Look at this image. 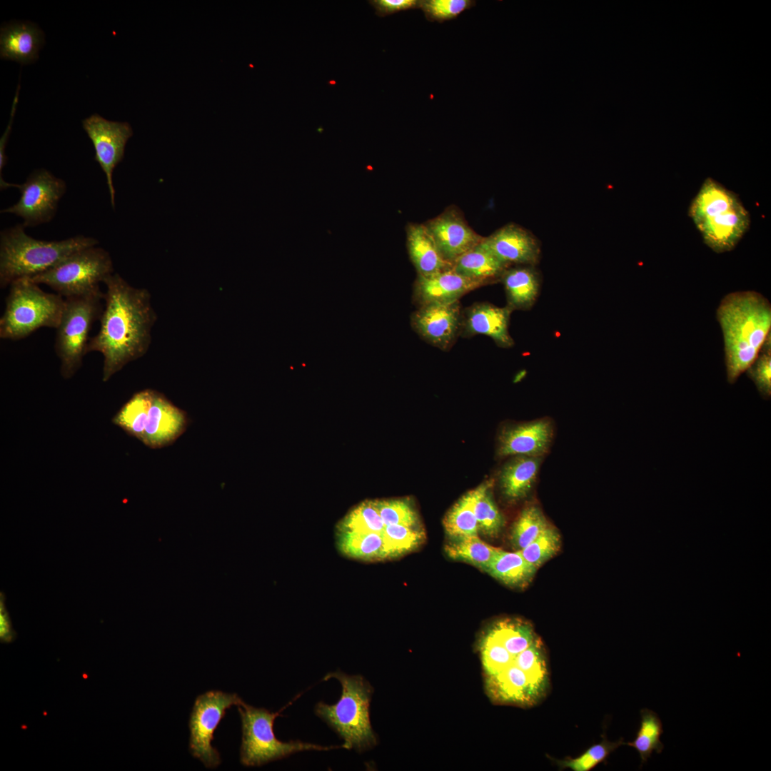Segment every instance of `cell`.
<instances>
[{"mask_svg":"<svg viewBox=\"0 0 771 771\" xmlns=\"http://www.w3.org/2000/svg\"><path fill=\"white\" fill-rule=\"evenodd\" d=\"M105 307L98 333L90 338L86 353L104 356L102 381H108L126 364L145 353L155 316L145 289L131 286L119 273L103 282Z\"/></svg>","mask_w":771,"mask_h":771,"instance_id":"cell-1","label":"cell"},{"mask_svg":"<svg viewBox=\"0 0 771 771\" xmlns=\"http://www.w3.org/2000/svg\"><path fill=\"white\" fill-rule=\"evenodd\" d=\"M725 352L727 381L734 384L757 357L771 329V304L755 291L725 295L717 310Z\"/></svg>","mask_w":771,"mask_h":771,"instance_id":"cell-2","label":"cell"},{"mask_svg":"<svg viewBox=\"0 0 771 771\" xmlns=\"http://www.w3.org/2000/svg\"><path fill=\"white\" fill-rule=\"evenodd\" d=\"M22 223L0 234V286L6 288L21 278H31L51 268L70 254L94 246L99 241L82 235L61 241H44L29 236Z\"/></svg>","mask_w":771,"mask_h":771,"instance_id":"cell-3","label":"cell"},{"mask_svg":"<svg viewBox=\"0 0 771 771\" xmlns=\"http://www.w3.org/2000/svg\"><path fill=\"white\" fill-rule=\"evenodd\" d=\"M689 216L705 245L717 253L733 250L750 227V215L737 196L712 178L703 182Z\"/></svg>","mask_w":771,"mask_h":771,"instance_id":"cell-4","label":"cell"},{"mask_svg":"<svg viewBox=\"0 0 771 771\" xmlns=\"http://www.w3.org/2000/svg\"><path fill=\"white\" fill-rule=\"evenodd\" d=\"M331 678L341 683V697L333 705L318 702L314 707L316 715L344 740L346 749L361 752L375 746L377 737L369 713L372 687L363 676L341 670L328 672L323 680Z\"/></svg>","mask_w":771,"mask_h":771,"instance_id":"cell-5","label":"cell"},{"mask_svg":"<svg viewBox=\"0 0 771 771\" xmlns=\"http://www.w3.org/2000/svg\"><path fill=\"white\" fill-rule=\"evenodd\" d=\"M112 423L146 446L158 449L173 444L186 430V413L163 395L146 389L134 394Z\"/></svg>","mask_w":771,"mask_h":771,"instance_id":"cell-6","label":"cell"},{"mask_svg":"<svg viewBox=\"0 0 771 771\" xmlns=\"http://www.w3.org/2000/svg\"><path fill=\"white\" fill-rule=\"evenodd\" d=\"M65 299L44 291L29 278L18 279L9 286L4 311L0 318V338L17 341L40 328H56Z\"/></svg>","mask_w":771,"mask_h":771,"instance_id":"cell-7","label":"cell"},{"mask_svg":"<svg viewBox=\"0 0 771 771\" xmlns=\"http://www.w3.org/2000/svg\"><path fill=\"white\" fill-rule=\"evenodd\" d=\"M241 720L242 739L240 762L246 767H260L304 751H328L345 748L341 745L323 746L299 740L283 742L276 738L273 731L275 719L283 707L272 712L263 707H255L243 700L237 706Z\"/></svg>","mask_w":771,"mask_h":771,"instance_id":"cell-8","label":"cell"},{"mask_svg":"<svg viewBox=\"0 0 771 771\" xmlns=\"http://www.w3.org/2000/svg\"><path fill=\"white\" fill-rule=\"evenodd\" d=\"M64 299L62 316L56 328L54 350L60 361L61 375L69 379L82 365L89 333L104 311V293L99 288Z\"/></svg>","mask_w":771,"mask_h":771,"instance_id":"cell-9","label":"cell"},{"mask_svg":"<svg viewBox=\"0 0 771 771\" xmlns=\"http://www.w3.org/2000/svg\"><path fill=\"white\" fill-rule=\"evenodd\" d=\"M113 273L109 253L94 246L70 254L51 268L29 279L49 286L65 298L100 288V283Z\"/></svg>","mask_w":771,"mask_h":771,"instance_id":"cell-10","label":"cell"},{"mask_svg":"<svg viewBox=\"0 0 771 771\" xmlns=\"http://www.w3.org/2000/svg\"><path fill=\"white\" fill-rule=\"evenodd\" d=\"M242 701L236 693L221 690H209L196 698L188 722V748L191 755L206 768L215 769L220 765V753L211 744L213 733L226 710Z\"/></svg>","mask_w":771,"mask_h":771,"instance_id":"cell-11","label":"cell"},{"mask_svg":"<svg viewBox=\"0 0 771 771\" xmlns=\"http://www.w3.org/2000/svg\"><path fill=\"white\" fill-rule=\"evenodd\" d=\"M14 187L21 193L19 200L1 213L21 218L25 228L51 221L66 191V182L45 168L34 170L24 183L15 184Z\"/></svg>","mask_w":771,"mask_h":771,"instance_id":"cell-12","label":"cell"},{"mask_svg":"<svg viewBox=\"0 0 771 771\" xmlns=\"http://www.w3.org/2000/svg\"><path fill=\"white\" fill-rule=\"evenodd\" d=\"M82 126L94 145V160L106 176L111 204L114 209L113 171L124 158L126 144L133 135L132 128L127 122L109 121L97 114L84 119Z\"/></svg>","mask_w":771,"mask_h":771,"instance_id":"cell-13","label":"cell"},{"mask_svg":"<svg viewBox=\"0 0 771 771\" xmlns=\"http://www.w3.org/2000/svg\"><path fill=\"white\" fill-rule=\"evenodd\" d=\"M462 311L459 301L417 307L410 315V326L427 343L448 351L460 336Z\"/></svg>","mask_w":771,"mask_h":771,"instance_id":"cell-14","label":"cell"},{"mask_svg":"<svg viewBox=\"0 0 771 771\" xmlns=\"http://www.w3.org/2000/svg\"><path fill=\"white\" fill-rule=\"evenodd\" d=\"M423 223L443 258L452 265L483 239L468 225L463 212L454 205L448 206Z\"/></svg>","mask_w":771,"mask_h":771,"instance_id":"cell-15","label":"cell"},{"mask_svg":"<svg viewBox=\"0 0 771 771\" xmlns=\"http://www.w3.org/2000/svg\"><path fill=\"white\" fill-rule=\"evenodd\" d=\"M480 245L508 267L536 266L541 254L538 238L514 223H509L483 237Z\"/></svg>","mask_w":771,"mask_h":771,"instance_id":"cell-16","label":"cell"},{"mask_svg":"<svg viewBox=\"0 0 771 771\" xmlns=\"http://www.w3.org/2000/svg\"><path fill=\"white\" fill-rule=\"evenodd\" d=\"M513 311L507 306L499 307L488 302L473 303L462 311L460 336L485 335L492 338L498 346L510 348L514 345L509 333Z\"/></svg>","mask_w":771,"mask_h":771,"instance_id":"cell-17","label":"cell"},{"mask_svg":"<svg viewBox=\"0 0 771 771\" xmlns=\"http://www.w3.org/2000/svg\"><path fill=\"white\" fill-rule=\"evenodd\" d=\"M481 286L451 268L428 276L417 275L413 286L412 301L417 307L450 303Z\"/></svg>","mask_w":771,"mask_h":771,"instance_id":"cell-18","label":"cell"},{"mask_svg":"<svg viewBox=\"0 0 771 771\" xmlns=\"http://www.w3.org/2000/svg\"><path fill=\"white\" fill-rule=\"evenodd\" d=\"M553 435L551 422L540 419L505 428L499 438L500 456L540 457L550 445Z\"/></svg>","mask_w":771,"mask_h":771,"instance_id":"cell-19","label":"cell"},{"mask_svg":"<svg viewBox=\"0 0 771 771\" xmlns=\"http://www.w3.org/2000/svg\"><path fill=\"white\" fill-rule=\"evenodd\" d=\"M44 42V35L39 27L30 21H12L0 29L1 59L29 64L38 59V53Z\"/></svg>","mask_w":771,"mask_h":771,"instance_id":"cell-20","label":"cell"},{"mask_svg":"<svg viewBox=\"0 0 771 771\" xmlns=\"http://www.w3.org/2000/svg\"><path fill=\"white\" fill-rule=\"evenodd\" d=\"M406 248L417 275L428 276L452 268L439 251L424 223H408L405 226Z\"/></svg>","mask_w":771,"mask_h":771,"instance_id":"cell-21","label":"cell"},{"mask_svg":"<svg viewBox=\"0 0 771 771\" xmlns=\"http://www.w3.org/2000/svg\"><path fill=\"white\" fill-rule=\"evenodd\" d=\"M500 281L504 286L506 306L513 311H528L533 306L541 283L535 266H510L504 271Z\"/></svg>","mask_w":771,"mask_h":771,"instance_id":"cell-22","label":"cell"},{"mask_svg":"<svg viewBox=\"0 0 771 771\" xmlns=\"http://www.w3.org/2000/svg\"><path fill=\"white\" fill-rule=\"evenodd\" d=\"M507 268L480 243L462 255L452 266L455 273L482 286L500 281Z\"/></svg>","mask_w":771,"mask_h":771,"instance_id":"cell-23","label":"cell"},{"mask_svg":"<svg viewBox=\"0 0 771 771\" xmlns=\"http://www.w3.org/2000/svg\"><path fill=\"white\" fill-rule=\"evenodd\" d=\"M540 463V457L524 455H518L508 462L500 475L503 495L510 500L525 497L536 480Z\"/></svg>","mask_w":771,"mask_h":771,"instance_id":"cell-24","label":"cell"},{"mask_svg":"<svg viewBox=\"0 0 771 771\" xmlns=\"http://www.w3.org/2000/svg\"><path fill=\"white\" fill-rule=\"evenodd\" d=\"M536 570L518 550L510 553L501 550L485 572L509 586L523 588L532 580Z\"/></svg>","mask_w":771,"mask_h":771,"instance_id":"cell-25","label":"cell"},{"mask_svg":"<svg viewBox=\"0 0 771 771\" xmlns=\"http://www.w3.org/2000/svg\"><path fill=\"white\" fill-rule=\"evenodd\" d=\"M483 487V484L465 494L445 516V530L452 539L478 535V525L474 505Z\"/></svg>","mask_w":771,"mask_h":771,"instance_id":"cell-26","label":"cell"},{"mask_svg":"<svg viewBox=\"0 0 771 771\" xmlns=\"http://www.w3.org/2000/svg\"><path fill=\"white\" fill-rule=\"evenodd\" d=\"M338 549L344 555L361 560H381L386 558L381 533L340 531Z\"/></svg>","mask_w":771,"mask_h":771,"instance_id":"cell-27","label":"cell"},{"mask_svg":"<svg viewBox=\"0 0 771 771\" xmlns=\"http://www.w3.org/2000/svg\"><path fill=\"white\" fill-rule=\"evenodd\" d=\"M501 550L487 544L478 535L453 539L445 546V552L451 559L468 563L484 571Z\"/></svg>","mask_w":771,"mask_h":771,"instance_id":"cell-28","label":"cell"},{"mask_svg":"<svg viewBox=\"0 0 771 771\" xmlns=\"http://www.w3.org/2000/svg\"><path fill=\"white\" fill-rule=\"evenodd\" d=\"M640 725L636 737L632 742H625L634 747L639 753L642 766L655 751L661 753L664 745L660 741L663 733L662 722L656 712L644 708L640 710Z\"/></svg>","mask_w":771,"mask_h":771,"instance_id":"cell-29","label":"cell"},{"mask_svg":"<svg viewBox=\"0 0 771 771\" xmlns=\"http://www.w3.org/2000/svg\"><path fill=\"white\" fill-rule=\"evenodd\" d=\"M490 630L511 654L520 653L538 638L533 625L519 618L502 619Z\"/></svg>","mask_w":771,"mask_h":771,"instance_id":"cell-30","label":"cell"},{"mask_svg":"<svg viewBox=\"0 0 771 771\" xmlns=\"http://www.w3.org/2000/svg\"><path fill=\"white\" fill-rule=\"evenodd\" d=\"M386 558L394 557L415 549L425 538L424 532L416 527L386 525L381 533Z\"/></svg>","mask_w":771,"mask_h":771,"instance_id":"cell-31","label":"cell"},{"mask_svg":"<svg viewBox=\"0 0 771 771\" xmlns=\"http://www.w3.org/2000/svg\"><path fill=\"white\" fill-rule=\"evenodd\" d=\"M625 742L623 738L611 742L605 735L599 743L593 745L580 755L572 758L566 757L563 760L550 757L560 769L569 768L573 771H590L607 757L620 745Z\"/></svg>","mask_w":771,"mask_h":771,"instance_id":"cell-32","label":"cell"},{"mask_svg":"<svg viewBox=\"0 0 771 771\" xmlns=\"http://www.w3.org/2000/svg\"><path fill=\"white\" fill-rule=\"evenodd\" d=\"M549 525L541 510L535 505L525 508L515 521L511 541L518 550L535 540Z\"/></svg>","mask_w":771,"mask_h":771,"instance_id":"cell-33","label":"cell"},{"mask_svg":"<svg viewBox=\"0 0 771 771\" xmlns=\"http://www.w3.org/2000/svg\"><path fill=\"white\" fill-rule=\"evenodd\" d=\"M385 525L376 500L365 501L352 510L341 521L340 531L381 533Z\"/></svg>","mask_w":771,"mask_h":771,"instance_id":"cell-34","label":"cell"},{"mask_svg":"<svg viewBox=\"0 0 771 771\" xmlns=\"http://www.w3.org/2000/svg\"><path fill=\"white\" fill-rule=\"evenodd\" d=\"M491 483L486 482L478 496L474 511L478 530L489 537H496L504 525V519L496 507L490 491Z\"/></svg>","mask_w":771,"mask_h":771,"instance_id":"cell-35","label":"cell"},{"mask_svg":"<svg viewBox=\"0 0 771 771\" xmlns=\"http://www.w3.org/2000/svg\"><path fill=\"white\" fill-rule=\"evenodd\" d=\"M560 548V536L550 525L530 544L519 550L522 556L536 569L555 555Z\"/></svg>","mask_w":771,"mask_h":771,"instance_id":"cell-36","label":"cell"},{"mask_svg":"<svg viewBox=\"0 0 771 771\" xmlns=\"http://www.w3.org/2000/svg\"><path fill=\"white\" fill-rule=\"evenodd\" d=\"M765 400L771 397V334L767 335L753 362L745 371Z\"/></svg>","mask_w":771,"mask_h":771,"instance_id":"cell-37","label":"cell"},{"mask_svg":"<svg viewBox=\"0 0 771 771\" xmlns=\"http://www.w3.org/2000/svg\"><path fill=\"white\" fill-rule=\"evenodd\" d=\"M475 3L473 0H420L419 9L427 20L442 23L455 19Z\"/></svg>","mask_w":771,"mask_h":771,"instance_id":"cell-38","label":"cell"},{"mask_svg":"<svg viewBox=\"0 0 771 771\" xmlns=\"http://www.w3.org/2000/svg\"><path fill=\"white\" fill-rule=\"evenodd\" d=\"M381 518L386 525H403L416 527L418 516L410 504L404 500H376Z\"/></svg>","mask_w":771,"mask_h":771,"instance_id":"cell-39","label":"cell"},{"mask_svg":"<svg viewBox=\"0 0 771 771\" xmlns=\"http://www.w3.org/2000/svg\"><path fill=\"white\" fill-rule=\"evenodd\" d=\"M368 2L379 16H386L398 11L420 8V0H371Z\"/></svg>","mask_w":771,"mask_h":771,"instance_id":"cell-40","label":"cell"},{"mask_svg":"<svg viewBox=\"0 0 771 771\" xmlns=\"http://www.w3.org/2000/svg\"><path fill=\"white\" fill-rule=\"evenodd\" d=\"M19 90V85L17 87V89H16V96H15V97L14 99V101H13V104H12L11 111L9 122V124L7 125V127H6L4 133H3V135H2V136H1V138L0 139V187H1V190H4L6 188H8L9 187L13 186V183H10L6 182L2 178V176H3L2 175V171H3V168H4V166L6 163V161H7V157H6V156L5 154V148H6L7 141L9 140V134H10V132H11V126H12L13 119H14V115H15V111H16V104H17V102H18Z\"/></svg>","mask_w":771,"mask_h":771,"instance_id":"cell-41","label":"cell"},{"mask_svg":"<svg viewBox=\"0 0 771 771\" xmlns=\"http://www.w3.org/2000/svg\"><path fill=\"white\" fill-rule=\"evenodd\" d=\"M16 637V633L13 629L9 614L5 605V595L0 593V640L1 642L9 643L13 642Z\"/></svg>","mask_w":771,"mask_h":771,"instance_id":"cell-42","label":"cell"}]
</instances>
